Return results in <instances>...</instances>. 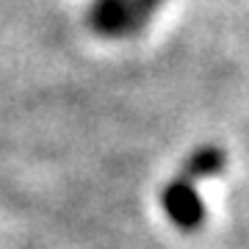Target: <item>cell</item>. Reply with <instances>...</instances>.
<instances>
[{
  "label": "cell",
  "instance_id": "1",
  "mask_svg": "<svg viewBox=\"0 0 249 249\" xmlns=\"http://www.w3.org/2000/svg\"><path fill=\"white\" fill-rule=\"evenodd\" d=\"M224 169V152L213 144L199 147L196 152H191V158L183 163V169L169 186L160 194V205L163 213L169 216V222L180 230H196L205 222V205L196 194V180L199 178H216Z\"/></svg>",
  "mask_w": 249,
  "mask_h": 249
}]
</instances>
